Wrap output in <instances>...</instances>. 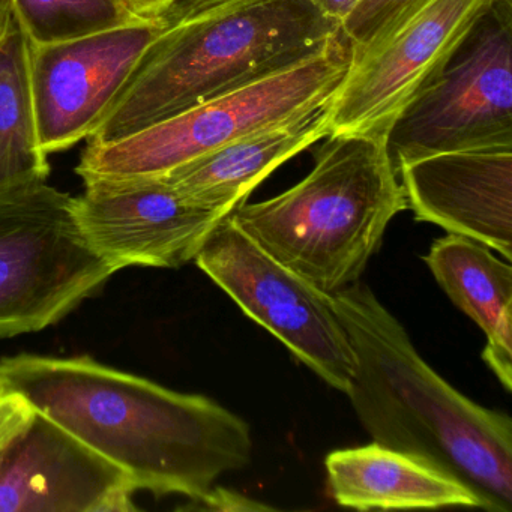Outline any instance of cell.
<instances>
[{
	"instance_id": "4fadbf2b",
	"label": "cell",
	"mask_w": 512,
	"mask_h": 512,
	"mask_svg": "<svg viewBox=\"0 0 512 512\" xmlns=\"http://www.w3.org/2000/svg\"><path fill=\"white\" fill-rule=\"evenodd\" d=\"M407 208L512 260V146L440 152L397 169Z\"/></svg>"
},
{
	"instance_id": "e0dca14e",
	"label": "cell",
	"mask_w": 512,
	"mask_h": 512,
	"mask_svg": "<svg viewBox=\"0 0 512 512\" xmlns=\"http://www.w3.org/2000/svg\"><path fill=\"white\" fill-rule=\"evenodd\" d=\"M31 86V41L16 17L0 32V187L46 181Z\"/></svg>"
},
{
	"instance_id": "2e32d148",
	"label": "cell",
	"mask_w": 512,
	"mask_h": 512,
	"mask_svg": "<svg viewBox=\"0 0 512 512\" xmlns=\"http://www.w3.org/2000/svg\"><path fill=\"white\" fill-rule=\"evenodd\" d=\"M424 262L448 298L487 337L482 359L506 392L512 391V268L490 248L451 235L431 245Z\"/></svg>"
},
{
	"instance_id": "5bb4252c",
	"label": "cell",
	"mask_w": 512,
	"mask_h": 512,
	"mask_svg": "<svg viewBox=\"0 0 512 512\" xmlns=\"http://www.w3.org/2000/svg\"><path fill=\"white\" fill-rule=\"evenodd\" d=\"M331 134L328 104L248 134L160 176L191 202L230 215L281 164Z\"/></svg>"
},
{
	"instance_id": "8992f818",
	"label": "cell",
	"mask_w": 512,
	"mask_h": 512,
	"mask_svg": "<svg viewBox=\"0 0 512 512\" xmlns=\"http://www.w3.org/2000/svg\"><path fill=\"white\" fill-rule=\"evenodd\" d=\"M113 274L83 236L74 197L46 181L0 187V338L59 322Z\"/></svg>"
},
{
	"instance_id": "cb8c5ba5",
	"label": "cell",
	"mask_w": 512,
	"mask_h": 512,
	"mask_svg": "<svg viewBox=\"0 0 512 512\" xmlns=\"http://www.w3.org/2000/svg\"><path fill=\"white\" fill-rule=\"evenodd\" d=\"M11 17H13V4H11V0H0V32L7 28Z\"/></svg>"
},
{
	"instance_id": "ba28073f",
	"label": "cell",
	"mask_w": 512,
	"mask_h": 512,
	"mask_svg": "<svg viewBox=\"0 0 512 512\" xmlns=\"http://www.w3.org/2000/svg\"><path fill=\"white\" fill-rule=\"evenodd\" d=\"M194 262L323 382L349 392L356 356L331 295L266 253L230 215Z\"/></svg>"
},
{
	"instance_id": "d6986e66",
	"label": "cell",
	"mask_w": 512,
	"mask_h": 512,
	"mask_svg": "<svg viewBox=\"0 0 512 512\" xmlns=\"http://www.w3.org/2000/svg\"><path fill=\"white\" fill-rule=\"evenodd\" d=\"M431 0H361L341 22V37L346 41L352 61L376 49L404 23L409 22Z\"/></svg>"
},
{
	"instance_id": "7402d4cb",
	"label": "cell",
	"mask_w": 512,
	"mask_h": 512,
	"mask_svg": "<svg viewBox=\"0 0 512 512\" xmlns=\"http://www.w3.org/2000/svg\"><path fill=\"white\" fill-rule=\"evenodd\" d=\"M329 19L341 25L361 0H311Z\"/></svg>"
},
{
	"instance_id": "7a4b0ae2",
	"label": "cell",
	"mask_w": 512,
	"mask_h": 512,
	"mask_svg": "<svg viewBox=\"0 0 512 512\" xmlns=\"http://www.w3.org/2000/svg\"><path fill=\"white\" fill-rule=\"evenodd\" d=\"M356 356L347 397L374 442L424 458L491 512L512 511V421L440 377L373 290L331 295Z\"/></svg>"
},
{
	"instance_id": "ffe728a7",
	"label": "cell",
	"mask_w": 512,
	"mask_h": 512,
	"mask_svg": "<svg viewBox=\"0 0 512 512\" xmlns=\"http://www.w3.org/2000/svg\"><path fill=\"white\" fill-rule=\"evenodd\" d=\"M31 404L17 394L0 392V449L34 418Z\"/></svg>"
},
{
	"instance_id": "5b68a950",
	"label": "cell",
	"mask_w": 512,
	"mask_h": 512,
	"mask_svg": "<svg viewBox=\"0 0 512 512\" xmlns=\"http://www.w3.org/2000/svg\"><path fill=\"white\" fill-rule=\"evenodd\" d=\"M352 55L340 35L292 67L149 125L89 145L76 172L88 179L160 178L248 134L326 106L343 85Z\"/></svg>"
},
{
	"instance_id": "7c38bea8",
	"label": "cell",
	"mask_w": 512,
	"mask_h": 512,
	"mask_svg": "<svg viewBox=\"0 0 512 512\" xmlns=\"http://www.w3.org/2000/svg\"><path fill=\"white\" fill-rule=\"evenodd\" d=\"M127 473L35 412L0 449V512L136 511Z\"/></svg>"
},
{
	"instance_id": "44dd1931",
	"label": "cell",
	"mask_w": 512,
	"mask_h": 512,
	"mask_svg": "<svg viewBox=\"0 0 512 512\" xmlns=\"http://www.w3.org/2000/svg\"><path fill=\"white\" fill-rule=\"evenodd\" d=\"M196 502L202 503V509H208V511H265V509H271L269 505L254 502L235 491L215 487V485L202 499L196 500Z\"/></svg>"
},
{
	"instance_id": "8fae6325",
	"label": "cell",
	"mask_w": 512,
	"mask_h": 512,
	"mask_svg": "<svg viewBox=\"0 0 512 512\" xmlns=\"http://www.w3.org/2000/svg\"><path fill=\"white\" fill-rule=\"evenodd\" d=\"M488 2L431 0L388 40L350 62L343 85L328 103L331 134H385Z\"/></svg>"
},
{
	"instance_id": "277c9868",
	"label": "cell",
	"mask_w": 512,
	"mask_h": 512,
	"mask_svg": "<svg viewBox=\"0 0 512 512\" xmlns=\"http://www.w3.org/2000/svg\"><path fill=\"white\" fill-rule=\"evenodd\" d=\"M310 175L280 196L242 203L233 223L328 295L359 281L407 200L385 134H331Z\"/></svg>"
},
{
	"instance_id": "603a6c76",
	"label": "cell",
	"mask_w": 512,
	"mask_h": 512,
	"mask_svg": "<svg viewBox=\"0 0 512 512\" xmlns=\"http://www.w3.org/2000/svg\"><path fill=\"white\" fill-rule=\"evenodd\" d=\"M131 10L139 17H155L166 13L178 0H127Z\"/></svg>"
},
{
	"instance_id": "ac0fdd59",
	"label": "cell",
	"mask_w": 512,
	"mask_h": 512,
	"mask_svg": "<svg viewBox=\"0 0 512 512\" xmlns=\"http://www.w3.org/2000/svg\"><path fill=\"white\" fill-rule=\"evenodd\" d=\"M31 44H52L143 19L127 0H11Z\"/></svg>"
},
{
	"instance_id": "52a82bcc",
	"label": "cell",
	"mask_w": 512,
	"mask_h": 512,
	"mask_svg": "<svg viewBox=\"0 0 512 512\" xmlns=\"http://www.w3.org/2000/svg\"><path fill=\"white\" fill-rule=\"evenodd\" d=\"M395 172L461 149L512 146V0H490L385 133Z\"/></svg>"
},
{
	"instance_id": "9c48e42d",
	"label": "cell",
	"mask_w": 512,
	"mask_h": 512,
	"mask_svg": "<svg viewBox=\"0 0 512 512\" xmlns=\"http://www.w3.org/2000/svg\"><path fill=\"white\" fill-rule=\"evenodd\" d=\"M161 16L52 44H31V86L44 154L89 139L164 28Z\"/></svg>"
},
{
	"instance_id": "3957f363",
	"label": "cell",
	"mask_w": 512,
	"mask_h": 512,
	"mask_svg": "<svg viewBox=\"0 0 512 512\" xmlns=\"http://www.w3.org/2000/svg\"><path fill=\"white\" fill-rule=\"evenodd\" d=\"M164 19L89 145L124 139L292 67L340 35L311 0H178Z\"/></svg>"
},
{
	"instance_id": "9a60e30c",
	"label": "cell",
	"mask_w": 512,
	"mask_h": 512,
	"mask_svg": "<svg viewBox=\"0 0 512 512\" xmlns=\"http://www.w3.org/2000/svg\"><path fill=\"white\" fill-rule=\"evenodd\" d=\"M325 466L332 497L346 508H481L476 494L448 473L380 443L332 451Z\"/></svg>"
},
{
	"instance_id": "6da1fadb",
	"label": "cell",
	"mask_w": 512,
	"mask_h": 512,
	"mask_svg": "<svg viewBox=\"0 0 512 512\" xmlns=\"http://www.w3.org/2000/svg\"><path fill=\"white\" fill-rule=\"evenodd\" d=\"M0 392L25 398L155 496L196 502L221 475L251 461L253 437L241 416L88 356L0 359Z\"/></svg>"
},
{
	"instance_id": "30bf717a",
	"label": "cell",
	"mask_w": 512,
	"mask_h": 512,
	"mask_svg": "<svg viewBox=\"0 0 512 512\" xmlns=\"http://www.w3.org/2000/svg\"><path fill=\"white\" fill-rule=\"evenodd\" d=\"M74 209L86 241L116 272L187 265L229 217L191 202L161 178L88 179Z\"/></svg>"
}]
</instances>
